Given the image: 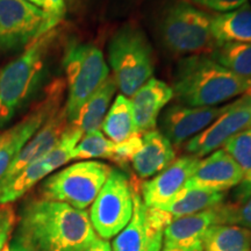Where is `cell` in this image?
<instances>
[{
    "instance_id": "ac0fdd59",
    "label": "cell",
    "mask_w": 251,
    "mask_h": 251,
    "mask_svg": "<svg viewBox=\"0 0 251 251\" xmlns=\"http://www.w3.org/2000/svg\"><path fill=\"white\" fill-rule=\"evenodd\" d=\"M69 121L64 107H62L56 114L52 115L31 139L25 144L20 152L15 156L13 162L8 166V170L0 183H4L17 176L27 166H29L45 157L58 142L64 131L68 129Z\"/></svg>"
},
{
    "instance_id": "f546056e",
    "label": "cell",
    "mask_w": 251,
    "mask_h": 251,
    "mask_svg": "<svg viewBox=\"0 0 251 251\" xmlns=\"http://www.w3.org/2000/svg\"><path fill=\"white\" fill-rule=\"evenodd\" d=\"M141 144H142V134H136L131 136L130 139L124 141V142L115 143V150L112 162L120 166L129 164L135 153L140 149Z\"/></svg>"
},
{
    "instance_id": "5bb4252c",
    "label": "cell",
    "mask_w": 251,
    "mask_h": 251,
    "mask_svg": "<svg viewBox=\"0 0 251 251\" xmlns=\"http://www.w3.org/2000/svg\"><path fill=\"white\" fill-rule=\"evenodd\" d=\"M225 106L188 107L176 103L163 112L161 133L175 146H180L205 130L224 112Z\"/></svg>"
},
{
    "instance_id": "4fadbf2b",
    "label": "cell",
    "mask_w": 251,
    "mask_h": 251,
    "mask_svg": "<svg viewBox=\"0 0 251 251\" xmlns=\"http://www.w3.org/2000/svg\"><path fill=\"white\" fill-rule=\"evenodd\" d=\"M45 12L26 0H0V54L26 48L43 35Z\"/></svg>"
},
{
    "instance_id": "d6a6232c",
    "label": "cell",
    "mask_w": 251,
    "mask_h": 251,
    "mask_svg": "<svg viewBox=\"0 0 251 251\" xmlns=\"http://www.w3.org/2000/svg\"><path fill=\"white\" fill-rule=\"evenodd\" d=\"M184 1L214 12L226 13V12L233 11V9H236L247 4L248 0H184Z\"/></svg>"
},
{
    "instance_id": "8d00e7d4",
    "label": "cell",
    "mask_w": 251,
    "mask_h": 251,
    "mask_svg": "<svg viewBox=\"0 0 251 251\" xmlns=\"http://www.w3.org/2000/svg\"><path fill=\"white\" fill-rule=\"evenodd\" d=\"M26 1H29L30 4L37 6V7L45 9L46 7V0H26Z\"/></svg>"
},
{
    "instance_id": "30bf717a",
    "label": "cell",
    "mask_w": 251,
    "mask_h": 251,
    "mask_svg": "<svg viewBox=\"0 0 251 251\" xmlns=\"http://www.w3.org/2000/svg\"><path fill=\"white\" fill-rule=\"evenodd\" d=\"M65 84L62 79H56L47 87L42 100L28 112L18 124L0 133V179L8 170L15 156L25 144L35 135L37 130L61 109Z\"/></svg>"
},
{
    "instance_id": "9a60e30c",
    "label": "cell",
    "mask_w": 251,
    "mask_h": 251,
    "mask_svg": "<svg viewBox=\"0 0 251 251\" xmlns=\"http://www.w3.org/2000/svg\"><path fill=\"white\" fill-rule=\"evenodd\" d=\"M222 205L224 202L207 211L172 220L164 230L163 248L202 251L207 230L214 225H222Z\"/></svg>"
},
{
    "instance_id": "d4e9b609",
    "label": "cell",
    "mask_w": 251,
    "mask_h": 251,
    "mask_svg": "<svg viewBox=\"0 0 251 251\" xmlns=\"http://www.w3.org/2000/svg\"><path fill=\"white\" fill-rule=\"evenodd\" d=\"M202 251H251V231L235 225H214L207 230Z\"/></svg>"
},
{
    "instance_id": "f1b7e54d",
    "label": "cell",
    "mask_w": 251,
    "mask_h": 251,
    "mask_svg": "<svg viewBox=\"0 0 251 251\" xmlns=\"http://www.w3.org/2000/svg\"><path fill=\"white\" fill-rule=\"evenodd\" d=\"M222 225H235L251 231V193L236 203L222 205Z\"/></svg>"
},
{
    "instance_id": "603a6c76",
    "label": "cell",
    "mask_w": 251,
    "mask_h": 251,
    "mask_svg": "<svg viewBox=\"0 0 251 251\" xmlns=\"http://www.w3.org/2000/svg\"><path fill=\"white\" fill-rule=\"evenodd\" d=\"M102 133L114 143H120L139 134L135 126L133 106L129 98L119 94L109 107L101 125Z\"/></svg>"
},
{
    "instance_id": "7a4b0ae2",
    "label": "cell",
    "mask_w": 251,
    "mask_h": 251,
    "mask_svg": "<svg viewBox=\"0 0 251 251\" xmlns=\"http://www.w3.org/2000/svg\"><path fill=\"white\" fill-rule=\"evenodd\" d=\"M251 80L234 75L211 56L192 55L178 62L174 76L175 98L188 107H215L242 96Z\"/></svg>"
},
{
    "instance_id": "7402d4cb",
    "label": "cell",
    "mask_w": 251,
    "mask_h": 251,
    "mask_svg": "<svg viewBox=\"0 0 251 251\" xmlns=\"http://www.w3.org/2000/svg\"><path fill=\"white\" fill-rule=\"evenodd\" d=\"M117 89L114 78L108 76L107 79L94 91L92 96L81 106L76 120L71 125L79 128L83 134L100 130Z\"/></svg>"
},
{
    "instance_id": "2e32d148",
    "label": "cell",
    "mask_w": 251,
    "mask_h": 251,
    "mask_svg": "<svg viewBox=\"0 0 251 251\" xmlns=\"http://www.w3.org/2000/svg\"><path fill=\"white\" fill-rule=\"evenodd\" d=\"M200 158L187 155L175 159L168 168L144 181L141 186V197L147 207H163L171 201L185 187L194 174Z\"/></svg>"
},
{
    "instance_id": "836d02e7",
    "label": "cell",
    "mask_w": 251,
    "mask_h": 251,
    "mask_svg": "<svg viewBox=\"0 0 251 251\" xmlns=\"http://www.w3.org/2000/svg\"><path fill=\"white\" fill-rule=\"evenodd\" d=\"M84 251H112V248H111V243H109L108 241L98 238L92 246H90Z\"/></svg>"
},
{
    "instance_id": "4dcf8cb0",
    "label": "cell",
    "mask_w": 251,
    "mask_h": 251,
    "mask_svg": "<svg viewBox=\"0 0 251 251\" xmlns=\"http://www.w3.org/2000/svg\"><path fill=\"white\" fill-rule=\"evenodd\" d=\"M45 12V26H43V34L54 30L55 27L61 23L67 13V5L64 0H46Z\"/></svg>"
},
{
    "instance_id": "52a82bcc",
    "label": "cell",
    "mask_w": 251,
    "mask_h": 251,
    "mask_svg": "<svg viewBox=\"0 0 251 251\" xmlns=\"http://www.w3.org/2000/svg\"><path fill=\"white\" fill-rule=\"evenodd\" d=\"M111 171V166L102 162L75 163L47 178L41 186V196L85 211L92 205Z\"/></svg>"
},
{
    "instance_id": "cb8c5ba5",
    "label": "cell",
    "mask_w": 251,
    "mask_h": 251,
    "mask_svg": "<svg viewBox=\"0 0 251 251\" xmlns=\"http://www.w3.org/2000/svg\"><path fill=\"white\" fill-rule=\"evenodd\" d=\"M225 194L221 192L199 190V188H183L170 202L158 207L164 209L174 219L196 214L224 202Z\"/></svg>"
},
{
    "instance_id": "3957f363",
    "label": "cell",
    "mask_w": 251,
    "mask_h": 251,
    "mask_svg": "<svg viewBox=\"0 0 251 251\" xmlns=\"http://www.w3.org/2000/svg\"><path fill=\"white\" fill-rule=\"evenodd\" d=\"M56 34L50 30L39 36L17 58L0 69V128L9 124L35 94L45 76Z\"/></svg>"
},
{
    "instance_id": "6da1fadb",
    "label": "cell",
    "mask_w": 251,
    "mask_h": 251,
    "mask_svg": "<svg viewBox=\"0 0 251 251\" xmlns=\"http://www.w3.org/2000/svg\"><path fill=\"white\" fill-rule=\"evenodd\" d=\"M98 238L89 213L41 198L25 203L15 240L29 251H84Z\"/></svg>"
},
{
    "instance_id": "9c48e42d",
    "label": "cell",
    "mask_w": 251,
    "mask_h": 251,
    "mask_svg": "<svg viewBox=\"0 0 251 251\" xmlns=\"http://www.w3.org/2000/svg\"><path fill=\"white\" fill-rule=\"evenodd\" d=\"M133 215L128 225L113 238L112 251H161L164 230L174 218L158 207H147L134 187Z\"/></svg>"
},
{
    "instance_id": "1f68e13d",
    "label": "cell",
    "mask_w": 251,
    "mask_h": 251,
    "mask_svg": "<svg viewBox=\"0 0 251 251\" xmlns=\"http://www.w3.org/2000/svg\"><path fill=\"white\" fill-rule=\"evenodd\" d=\"M17 216L11 205L0 206V251L5 249L12 231H13Z\"/></svg>"
},
{
    "instance_id": "ffe728a7",
    "label": "cell",
    "mask_w": 251,
    "mask_h": 251,
    "mask_svg": "<svg viewBox=\"0 0 251 251\" xmlns=\"http://www.w3.org/2000/svg\"><path fill=\"white\" fill-rule=\"evenodd\" d=\"M176 159L174 144L158 130L142 134V144L130 164L140 178H152Z\"/></svg>"
},
{
    "instance_id": "44dd1931",
    "label": "cell",
    "mask_w": 251,
    "mask_h": 251,
    "mask_svg": "<svg viewBox=\"0 0 251 251\" xmlns=\"http://www.w3.org/2000/svg\"><path fill=\"white\" fill-rule=\"evenodd\" d=\"M212 35L219 43H251V5L212 17Z\"/></svg>"
},
{
    "instance_id": "7c38bea8",
    "label": "cell",
    "mask_w": 251,
    "mask_h": 251,
    "mask_svg": "<svg viewBox=\"0 0 251 251\" xmlns=\"http://www.w3.org/2000/svg\"><path fill=\"white\" fill-rule=\"evenodd\" d=\"M251 128V87L235 101L225 106L224 112L205 130L187 141L185 150L191 156L203 157L214 152L241 131Z\"/></svg>"
},
{
    "instance_id": "74e56055",
    "label": "cell",
    "mask_w": 251,
    "mask_h": 251,
    "mask_svg": "<svg viewBox=\"0 0 251 251\" xmlns=\"http://www.w3.org/2000/svg\"><path fill=\"white\" fill-rule=\"evenodd\" d=\"M162 251H183V250H178V249H169V248H163Z\"/></svg>"
},
{
    "instance_id": "f35d334b",
    "label": "cell",
    "mask_w": 251,
    "mask_h": 251,
    "mask_svg": "<svg viewBox=\"0 0 251 251\" xmlns=\"http://www.w3.org/2000/svg\"><path fill=\"white\" fill-rule=\"evenodd\" d=\"M2 251H8V246H6V247H5V249L2 250Z\"/></svg>"
},
{
    "instance_id": "8fae6325",
    "label": "cell",
    "mask_w": 251,
    "mask_h": 251,
    "mask_svg": "<svg viewBox=\"0 0 251 251\" xmlns=\"http://www.w3.org/2000/svg\"><path fill=\"white\" fill-rule=\"evenodd\" d=\"M83 131L76 126L69 125L56 146L45 157L27 166L17 176L0 183V206L8 205L25 196L40 180L57 170L72 159V152L83 137Z\"/></svg>"
},
{
    "instance_id": "d6986e66",
    "label": "cell",
    "mask_w": 251,
    "mask_h": 251,
    "mask_svg": "<svg viewBox=\"0 0 251 251\" xmlns=\"http://www.w3.org/2000/svg\"><path fill=\"white\" fill-rule=\"evenodd\" d=\"M174 97V90L165 81L150 78L143 84L130 100L137 133L155 130L159 113Z\"/></svg>"
},
{
    "instance_id": "83f0119b",
    "label": "cell",
    "mask_w": 251,
    "mask_h": 251,
    "mask_svg": "<svg viewBox=\"0 0 251 251\" xmlns=\"http://www.w3.org/2000/svg\"><path fill=\"white\" fill-rule=\"evenodd\" d=\"M115 143L111 141L101 130L84 134L72 152V159L105 158L112 161L114 155Z\"/></svg>"
},
{
    "instance_id": "4316f807",
    "label": "cell",
    "mask_w": 251,
    "mask_h": 251,
    "mask_svg": "<svg viewBox=\"0 0 251 251\" xmlns=\"http://www.w3.org/2000/svg\"><path fill=\"white\" fill-rule=\"evenodd\" d=\"M224 149L242 170L243 180L237 191V199L241 200L251 193V128L231 137L225 143Z\"/></svg>"
},
{
    "instance_id": "e0dca14e",
    "label": "cell",
    "mask_w": 251,
    "mask_h": 251,
    "mask_svg": "<svg viewBox=\"0 0 251 251\" xmlns=\"http://www.w3.org/2000/svg\"><path fill=\"white\" fill-rule=\"evenodd\" d=\"M243 174L234 158L225 149H218L200 159L194 174L185 188L221 192L236 187L242 183Z\"/></svg>"
},
{
    "instance_id": "277c9868",
    "label": "cell",
    "mask_w": 251,
    "mask_h": 251,
    "mask_svg": "<svg viewBox=\"0 0 251 251\" xmlns=\"http://www.w3.org/2000/svg\"><path fill=\"white\" fill-rule=\"evenodd\" d=\"M212 17L184 0L162 11L157 33L164 48L175 55H201L214 48Z\"/></svg>"
},
{
    "instance_id": "e575fe53",
    "label": "cell",
    "mask_w": 251,
    "mask_h": 251,
    "mask_svg": "<svg viewBox=\"0 0 251 251\" xmlns=\"http://www.w3.org/2000/svg\"><path fill=\"white\" fill-rule=\"evenodd\" d=\"M8 251H29L25 248L20 242H18L17 240H14L13 242L8 246Z\"/></svg>"
},
{
    "instance_id": "ba28073f",
    "label": "cell",
    "mask_w": 251,
    "mask_h": 251,
    "mask_svg": "<svg viewBox=\"0 0 251 251\" xmlns=\"http://www.w3.org/2000/svg\"><path fill=\"white\" fill-rule=\"evenodd\" d=\"M134 186L124 172L112 169L90 211L91 225L101 240L114 238L133 215Z\"/></svg>"
},
{
    "instance_id": "8992f818",
    "label": "cell",
    "mask_w": 251,
    "mask_h": 251,
    "mask_svg": "<svg viewBox=\"0 0 251 251\" xmlns=\"http://www.w3.org/2000/svg\"><path fill=\"white\" fill-rule=\"evenodd\" d=\"M68 98L64 109L69 124L76 120L81 106L109 76L102 51L91 43H70L63 58Z\"/></svg>"
},
{
    "instance_id": "5b68a950",
    "label": "cell",
    "mask_w": 251,
    "mask_h": 251,
    "mask_svg": "<svg viewBox=\"0 0 251 251\" xmlns=\"http://www.w3.org/2000/svg\"><path fill=\"white\" fill-rule=\"evenodd\" d=\"M108 62L117 87L127 98L152 78L153 52L149 40L139 27L126 25L108 45Z\"/></svg>"
},
{
    "instance_id": "484cf974",
    "label": "cell",
    "mask_w": 251,
    "mask_h": 251,
    "mask_svg": "<svg viewBox=\"0 0 251 251\" xmlns=\"http://www.w3.org/2000/svg\"><path fill=\"white\" fill-rule=\"evenodd\" d=\"M209 55L234 75L251 80V43H219Z\"/></svg>"
},
{
    "instance_id": "d590c367",
    "label": "cell",
    "mask_w": 251,
    "mask_h": 251,
    "mask_svg": "<svg viewBox=\"0 0 251 251\" xmlns=\"http://www.w3.org/2000/svg\"><path fill=\"white\" fill-rule=\"evenodd\" d=\"M64 1L65 5H67V8L69 7L70 9H76L83 0H64Z\"/></svg>"
}]
</instances>
